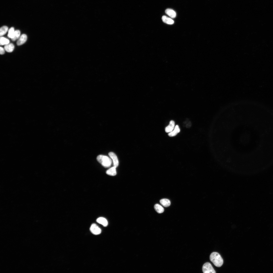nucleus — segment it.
<instances>
[{"label":"nucleus","instance_id":"nucleus-15","mask_svg":"<svg viewBox=\"0 0 273 273\" xmlns=\"http://www.w3.org/2000/svg\"><path fill=\"white\" fill-rule=\"evenodd\" d=\"M154 208L155 211L159 214L162 213L164 211V209L163 207L158 204H155Z\"/></svg>","mask_w":273,"mask_h":273},{"label":"nucleus","instance_id":"nucleus-10","mask_svg":"<svg viewBox=\"0 0 273 273\" xmlns=\"http://www.w3.org/2000/svg\"><path fill=\"white\" fill-rule=\"evenodd\" d=\"M116 168V167L114 166L110 168L106 172V174L109 175L111 176H116L117 174Z\"/></svg>","mask_w":273,"mask_h":273},{"label":"nucleus","instance_id":"nucleus-19","mask_svg":"<svg viewBox=\"0 0 273 273\" xmlns=\"http://www.w3.org/2000/svg\"><path fill=\"white\" fill-rule=\"evenodd\" d=\"M15 31L13 27L11 28L9 30L8 37L9 38H12L14 35Z\"/></svg>","mask_w":273,"mask_h":273},{"label":"nucleus","instance_id":"nucleus-5","mask_svg":"<svg viewBox=\"0 0 273 273\" xmlns=\"http://www.w3.org/2000/svg\"><path fill=\"white\" fill-rule=\"evenodd\" d=\"M109 155L113 160L114 166L117 167L119 165V161L116 155L113 152H110Z\"/></svg>","mask_w":273,"mask_h":273},{"label":"nucleus","instance_id":"nucleus-12","mask_svg":"<svg viewBox=\"0 0 273 273\" xmlns=\"http://www.w3.org/2000/svg\"><path fill=\"white\" fill-rule=\"evenodd\" d=\"M165 12L172 18H174L176 16V13L175 11L172 9H166L165 11Z\"/></svg>","mask_w":273,"mask_h":273},{"label":"nucleus","instance_id":"nucleus-3","mask_svg":"<svg viewBox=\"0 0 273 273\" xmlns=\"http://www.w3.org/2000/svg\"><path fill=\"white\" fill-rule=\"evenodd\" d=\"M202 270L204 273H216V272L211 264L209 263H205L203 265Z\"/></svg>","mask_w":273,"mask_h":273},{"label":"nucleus","instance_id":"nucleus-7","mask_svg":"<svg viewBox=\"0 0 273 273\" xmlns=\"http://www.w3.org/2000/svg\"><path fill=\"white\" fill-rule=\"evenodd\" d=\"M175 122L173 120L170 121L168 125L165 128V131L167 133H170L174 130L175 128Z\"/></svg>","mask_w":273,"mask_h":273},{"label":"nucleus","instance_id":"nucleus-2","mask_svg":"<svg viewBox=\"0 0 273 273\" xmlns=\"http://www.w3.org/2000/svg\"><path fill=\"white\" fill-rule=\"evenodd\" d=\"M98 161L105 168L111 166L112 164L111 159L106 156L102 155H98L97 158Z\"/></svg>","mask_w":273,"mask_h":273},{"label":"nucleus","instance_id":"nucleus-4","mask_svg":"<svg viewBox=\"0 0 273 273\" xmlns=\"http://www.w3.org/2000/svg\"><path fill=\"white\" fill-rule=\"evenodd\" d=\"M90 230L92 233L95 235H99L101 232V229L95 224H93L91 225Z\"/></svg>","mask_w":273,"mask_h":273},{"label":"nucleus","instance_id":"nucleus-18","mask_svg":"<svg viewBox=\"0 0 273 273\" xmlns=\"http://www.w3.org/2000/svg\"><path fill=\"white\" fill-rule=\"evenodd\" d=\"M20 32L19 30H17L15 31V32L11 40L13 41H15L17 39H18L20 36Z\"/></svg>","mask_w":273,"mask_h":273},{"label":"nucleus","instance_id":"nucleus-8","mask_svg":"<svg viewBox=\"0 0 273 273\" xmlns=\"http://www.w3.org/2000/svg\"><path fill=\"white\" fill-rule=\"evenodd\" d=\"M180 129L179 126L177 125L175 126L174 130L169 133L168 135L170 137H173L176 136L180 132Z\"/></svg>","mask_w":273,"mask_h":273},{"label":"nucleus","instance_id":"nucleus-20","mask_svg":"<svg viewBox=\"0 0 273 273\" xmlns=\"http://www.w3.org/2000/svg\"><path fill=\"white\" fill-rule=\"evenodd\" d=\"M5 49L1 47H0V53L1 55H3L4 54L5 52Z\"/></svg>","mask_w":273,"mask_h":273},{"label":"nucleus","instance_id":"nucleus-16","mask_svg":"<svg viewBox=\"0 0 273 273\" xmlns=\"http://www.w3.org/2000/svg\"><path fill=\"white\" fill-rule=\"evenodd\" d=\"M0 40V45H6L9 44V40L5 37H1Z\"/></svg>","mask_w":273,"mask_h":273},{"label":"nucleus","instance_id":"nucleus-6","mask_svg":"<svg viewBox=\"0 0 273 273\" xmlns=\"http://www.w3.org/2000/svg\"><path fill=\"white\" fill-rule=\"evenodd\" d=\"M27 38V36L26 34H22L20 37L17 41V45L18 46H20L23 45L26 41Z\"/></svg>","mask_w":273,"mask_h":273},{"label":"nucleus","instance_id":"nucleus-11","mask_svg":"<svg viewBox=\"0 0 273 273\" xmlns=\"http://www.w3.org/2000/svg\"><path fill=\"white\" fill-rule=\"evenodd\" d=\"M97 222L102 225L104 227L107 226L108 224L107 220L103 217H101L98 218L96 220Z\"/></svg>","mask_w":273,"mask_h":273},{"label":"nucleus","instance_id":"nucleus-17","mask_svg":"<svg viewBox=\"0 0 273 273\" xmlns=\"http://www.w3.org/2000/svg\"><path fill=\"white\" fill-rule=\"evenodd\" d=\"M8 28L6 26L2 27L0 29V36L1 37L4 35L8 30Z\"/></svg>","mask_w":273,"mask_h":273},{"label":"nucleus","instance_id":"nucleus-13","mask_svg":"<svg viewBox=\"0 0 273 273\" xmlns=\"http://www.w3.org/2000/svg\"><path fill=\"white\" fill-rule=\"evenodd\" d=\"M14 48V45L12 43L6 45L4 46L5 50L7 52H11L13 50Z\"/></svg>","mask_w":273,"mask_h":273},{"label":"nucleus","instance_id":"nucleus-1","mask_svg":"<svg viewBox=\"0 0 273 273\" xmlns=\"http://www.w3.org/2000/svg\"><path fill=\"white\" fill-rule=\"evenodd\" d=\"M210 260L216 267H220L223 264V260L219 254L216 252L212 253L210 256Z\"/></svg>","mask_w":273,"mask_h":273},{"label":"nucleus","instance_id":"nucleus-14","mask_svg":"<svg viewBox=\"0 0 273 273\" xmlns=\"http://www.w3.org/2000/svg\"><path fill=\"white\" fill-rule=\"evenodd\" d=\"M161 204L165 207H169L171 205V202L169 200L167 199H163L160 201Z\"/></svg>","mask_w":273,"mask_h":273},{"label":"nucleus","instance_id":"nucleus-9","mask_svg":"<svg viewBox=\"0 0 273 273\" xmlns=\"http://www.w3.org/2000/svg\"><path fill=\"white\" fill-rule=\"evenodd\" d=\"M163 21L168 24L172 25L174 23V21L171 18L164 15L162 17Z\"/></svg>","mask_w":273,"mask_h":273}]
</instances>
